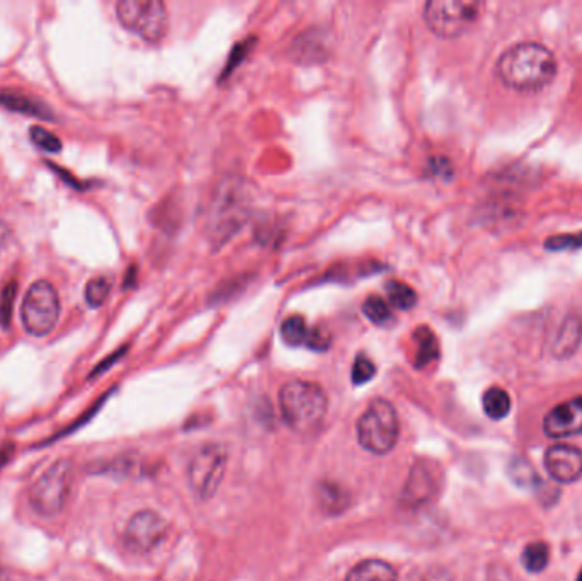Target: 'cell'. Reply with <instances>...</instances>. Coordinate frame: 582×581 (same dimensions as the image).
I'll list each match as a JSON object with an SVG mask.
<instances>
[{
	"label": "cell",
	"instance_id": "cell-24",
	"mask_svg": "<svg viewBox=\"0 0 582 581\" xmlns=\"http://www.w3.org/2000/svg\"><path fill=\"white\" fill-rule=\"evenodd\" d=\"M523 564L526 571L530 573H540L547 568L548 559H550V549L545 542H533L530 546L525 547L523 551Z\"/></svg>",
	"mask_w": 582,
	"mask_h": 581
},
{
	"label": "cell",
	"instance_id": "cell-16",
	"mask_svg": "<svg viewBox=\"0 0 582 581\" xmlns=\"http://www.w3.org/2000/svg\"><path fill=\"white\" fill-rule=\"evenodd\" d=\"M344 581H397V570L382 559H366L356 564Z\"/></svg>",
	"mask_w": 582,
	"mask_h": 581
},
{
	"label": "cell",
	"instance_id": "cell-23",
	"mask_svg": "<svg viewBox=\"0 0 582 581\" xmlns=\"http://www.w3.org/2000/svg\"><path fill=\"white\" fill-rule=\"evenodd\" d=\"M0 103L7 106V108H11V110L26 113V115L50 118V115L45 111L46 108H43L35 99L29 98V96H23V94H0Z\"/></svg>",
	"mask_w": 582,
	"mask_h": 581
},
{
	"label": "cell",
	"instance_id": "cell-27",
	"mask_svg": "<svg viewBox=\"0 0 582 581\" xmlns=\"http://www.w3.org/2000/svg\"><path fill=\"white\" fill-rule=\"evenodd\" d=\"M31 140L36 147L45 150V152H52V154H57L62 150V142L58 139L57 135L48 132L45 128L33 127L31 128Z\"/></svg>",
	"mask_w": 582,
	"mask_h": 581
},
{
	"label": "cell",
	"instance_id": "cell-9",
	"mask_svg": "<svg viewBox=\"0 0 582 581\" xmlns=\"http://www.w3.org/2000/svg\"><path fill=\"white\" fill-rule=\"evenodd\" d=\"M169 524L152 510H142L130 518L123 534V544L133 554H149L166 541Z\"/></svg>",
	"mask_w": 582,
	"mask_h": 581
},
{
	"label": "cell",
	"instance_id": "cell-14",
	"mask_svg": "<svg viewBox=\"0 0 582 581\" xmlns=\"http://www.w3.org/2000/svg\"><path fill=\"white\" fill-rule=\"evenodd\" d=\"M329 53H331V41L324 31H317V29L298 36L291 50L293 58H297L302 64L322 62L324 58L329 57Z\"/></svg>",
	"mask_w": 582,
	"mask_h": 581
},
{
	"label": "cell",
	"instance_id": "cell-32",
	"mask_svg": "<svg viewBox=\"0 0 582 581\" xmlns=\"http://www.w3.org/2000/svg\"><path fill=\"white\" fill-rule=\"evenodd\" d=\"M407 581H428V580H424V578H419V576H412V578H409V580Z\"/></svg>",
	"mask_w": 582,
	"mask_h": 581
},
{
	"label": "cell",
	"instance_id": "cell-29",
	"mask_svg": "<svg viewBox=\"0 0 582 581\" xmlns=\"http://www.w3.org/2000/svg\"><path fill=\"white\" fill-rule=\"evenodd\" d=\"M305 345L309 346L310 350H327L329 345H331V336H329V333L324 328L310 329L309 338H307Z\"/></svg>",
	"mask_w": 582,
	"mask_h": 581
},
{
	"label": "cell",
	"instance_id": "cell-19",
	"mask_svg": "<svg viewBox=\"0 0 582 581\" xmlns=\"http://www.w3.org/2000/svg\"><path fill=\"white\" fill-rule=\"evenodd\" d=\"M482 406H484L485 415L491 420H503L511 411V397L501 387H491L484 394Z\"/></svg>",
	"mask_w": 582,
	"mask_h": 581
},
{
	"label": "cell",
	"instance_id": "cell-10",
	"mask_svg": "<svg viewBox=\"0 0 582 581\" xmlns=\"http://www.w3.org/2000/svg\"><path fill=\"white\" fill-rule=\"evenodd\" d=\"M246 217L244 193L239 188H225L213 202L212 220H208V231L220 241H225L235 231H239Z\"/></svg>",
	"mask_w": 582,
	"mask_h": 581
},
{
	"label": "cell",
	"instance_id": "cell-33",
	"mask_svg": "<svg viewBox=\"0 0 582 581\" xmlns=\"http://www.w3.org/2000/svg\"><path fill=\"white\" fill-rule=\"evenodd\" d=\"M577 581H582V571L579 573V576H577Z\"/></svg>",
	"mask_w": 582,
	"mask_h": 581
},
{
	"label": "cell",
	"instance_id": "cell-31",
	"mask_svg": "<svg viewBox=\"0 0 582 581\" xmlns=\"http://www.w3.org/2000/svg\"><path fill=\"white\" fill-rule=\"evenodd\" d=\"M11 236V231H9V227H7L4 222H0V248L6 244L7 239Z\"/></svg>",
	"mask_w": 582,
	"mask_h": 581
},
{
	"label": "cell",
	"instance_id": "cell-15",
	"mask_svg": "<svg viewBox=\"0 0 582 581\" xmlns=\"http://www.w3.org/2000/svg\"><path fill=\"white\" fill-rule=\"evenodd\" d=\"M581 340V319L576 316L567 317V321L560 326L559 333H557L555 341L552 343V353L557 358L572 357L574 351L581 345Z\"/></svg>",
	"mask_w": 582,
	"mask_h": 581
},
{
	"label": "cell",
	"instance_id": "cell-20",
	"mask_svg": "<svg viewBox=\"0 0 582 581\" xmlns=\"http://www.w3.org/2000/svg\"><path fill=\"white\" fill-rule=\"evenodd\" d=\"M509 478L513 479V483L520 488L537 489L542 488L543 481L538 478L537 472L533 469L530 462L523 459V457H514L511 464H509Z\"/></svg>",
	"mask_w": 582,
	"mask_h": 581
},
{
	"label": "cell",
	"instance_id": "cell-13",
	"mask_svg": "<svg viewBox=\"0 0 582 581\" xmlns=\"http://www.w3.org/2000/svg\"><path fill=\"white\" fill-rule=\"evenodd\" d=\"M545 467L557 483H574L582 476V450L572 445H554L545 454Z\"/></svg>",
	"mask_w": 582,
	"mask_h": 581
},
{
	"label": "cell",
	"instance_id": "cell-5",
	"mask_svg": "<svg viewBox=\"0 0 582 581\" xmlns=\"http://www.w3.org/2000/svg\"><path fill=\"white\" fill-rule=\"evenodd\" d=\"M484 7L475 0H431L424 6V21L434 35L457 38L479 21Z\"/></svg>",
	"mask_w": 582,
	"mask_h": 581
},
{
	"label": "cell",
	"instance_id": "cell-30",
	"mask_svg": "<svg viewBox=\"0 0 582 581\" xmlns=\"http://www.w3.org/2000/svg\"><path fill=\"white\" fill-rule=\"evenodd\" d=\"M581 246L582 234H576V236L552 237V239H548L547 241V248L554 249V251H560V249L581 248Z\"/></svg>",
	"mask_w": 582,
	"mask_h": 581
},
{
	"label": "cell",
	"instance_id": "cell-4",
	"mask_svg": "<svg viewBox=\"0 0 582 581\" xmlns=\"http://www.w3.org/2000/svg\"><path fill=\"white\" fill-rule=\"evenodd\" d=\"M356 433L361 447L371 454L385 455L394 450L400 435L399 416L394 406L385 399L373 401L358 420Z\"/></svg>",
	"mask_w": 582,
	"mask_h": 581
},
{
	"label": "cell",
	"instance_id": "cell-7",
	"mask_svg": "<svg viewBox=\"0 0 582 581\" xmlns=\"http://www.w3.org/2000/svg\"><path fill=\"white\" fill-rule=\"evenodd\" d=\"M60 316V297L57 288L46 280L35 282L26 292L21 307L23 326L31 336L41 338L53 331Z\"/></svg>",
	"mask_w": 582,
	"mask_h": 581
},
{
	"label": "cell",
	"instance_id": "cell-12",
	"mask_svg": "<svg viewBox=\"0 0 582 581\" xmlns=\"http://www.w3.org/2000/svg\"><path fill=\"white\" fill-rule=\"evenodd\" d=\"M438 489H440V481H438L436 471L429 462L419 461L416 466H412L402 498L409 507H423L433 500Z\"/></svg>",
	"mask_w": 582,
	"mask_h": 581
},
{
	"label": "cell",
	"instance_id": "cell-18",
	"mask_svg": "<svg viewBox=\"0 0 582 581\" xmlns=\"http://www.w3.org/2000/svg\"><path fill=\"white\" fill-rule=\"evenodd\" d=\"M414 341H416V367L423 369L429 363L434 362L436 358L440 357V346L438 340L434 336L433 331L428 326H421L416 329L414 333Z\"/></svg>",
	"mask_w": 582,
	"mask_h": 581
},
{
	"label": "cell",
	"instance_id": "cell-6",
	"mask_svg": "<svg viewBox=\"0 0 582 581\" xmlns=\"http://www.w3.org/2000/svg\"><path fill=\"white\" fill-rule=\"evenodd\" d=\"M116 16L123 28L149 43H159L169 28V14L160 0H121Z\"/></svg>",
	"mask_w": 582,
	"mask_h": 581
},
{
	"label": "cell",
	"instance_id": "cell-25",
	"mask_svg": "<svg viewBox=\"0 0 582 581\" xmlns=\"http://www.w3.org/2000/svg\"><path fill=\"white\" fill-rule=\"evenodd\" d=\"M363 314H365L370 323L377 324V326H387V324L394 321V316H392V311H390L387 302L382 297H377V295L368 297L365 300Z\"/></svg>",
	"mask_w": 582,
	"mask_h": 581
},
{
	"label": "cell",
	"instance_id": "cell-21",
	"mask_svg": "<svg viewBox=\"0 0 582 581\" xmlns=\"http://www.w3.org/2000/svg\"><path fill=\"white\" fill-rule=\"evenodd\" d=\"M385 290H387L388 304L394 305L399 311H411L416 305L417 294L407 283L390 280Z\"/></svg>",
	"mask_w": 582,
	"mask_h": 581
},
{
	"label": "cell",
	"instance_id": "cell-22",
	"mask_svg": "<svg viewBox=\"0 0 582 581\" xmlns=\"http://www.w3.org/2000/svg\"><path fill=\"white\" fill-rule=\"evenodd\" d=\"M309 333L310 328L302 316L286 317L283 324H281V336L291 346L305 345L307 338H309Z\"/></svg>",
	"mask_w": 582,
	"mask_h": 581
},
{
	"label": "cell",
	"instance_id": "cell-3",
	"mask_svg": "<svg viewBox=\"0 0 582 581\" xmlns=\"http://www.w3.org/2000/svg\"><path fill=\"white\" fill-rule=\"evenodd\" d=\"M74 483V462L60 459L48 467L29 488V507L40 517H55L62 512Z\"/></svg>",
	"mask_w": 582,
	"mask_h": 581
},
{
	"label": "cell",
	"instance_id": "cell-11",
	"mask_svg": "<svg viewBox=\"0 0 582 581\" xmlns=\"http://www.w3.org/2000/svg\"><path fill=\"white\" fill-rule=\"evenodd\" d=\"M543 430L548 437H574L582 433V396L555 406L543 421Z\"/></svg>",
	"mask_w": 582,
	"mask_h": 581
},
{
	"label": "cell",
	"instance_id": "cell-17",
	"mask_svg": "<svg viewBox=\"0 0 582 581\" xmlns=\"http://www.w3.org/2000/svg\"><path fill=\"white\" fill-rule=\"evenodd\" d=\"M317 503L329 515H337L348 510L351 495L348 489L337 483H320L317 486Z\"/></svg>",
	"mask_w": 582,
	"mask_h": 581
},
{
	"label": "cell",
	"instance_id": "cell-2",
	"mask_svg": "<svg viewBox=\"0 0 582 581\" xmlns=\"http://www.w3.org/2000/svg\"><path fill=\"white\" fill-rule=\"evenodd\" d=\"M283 420L293 432L309 433L324 421L329 408L327 394L309 380H291L280 392Z\"/></svg>",
	"mask_w": 582,
	"mask_h": 581
},
{
	"label": "cell",
	"instance_id": "cell-28",
	"mask_svg": "<svg viewBox=\"0 0 582 581\" xmlns=\"http://www.w3.org/2000/svg\"><path fill=\"white\" fill-rule=\"evenodd\" d=\"M375 363L371 362L370 358L366 357V355H358L356 360H354L353 365V382L356 386H360V384H366L368 380L373 379L375 377Z\"/></svg>",
	"mask_w": 582,
	"mask_h": 581
},
{
	"label": "cell",
	"instance_id": "cell-1",
	"mask_svg": "<svg viewBox=\"0 0 582 581\" xmlns=\"http://www.w3.org/2000/svg\"><path fill=\"white\" fill-rule=\"evenodd\" d=\"M496 72L504 86L514 91L531 93L554 81L557 58L543 45L520 43L501 55Z\"/></svg>",
	"mask_w": 582,
	"mask_h": 581
},
{
	"label": "cell",
	"instance_id": "cell-26",
	"mask_svg": "<svg viewBox=\"0 0 582 581\" xmlns=\"http://www.w3.org/2000/svg\"><path fill=\"white\" fill-rule=\"evenodd\" d=\"M109 292H111V280L108 277L92 278L86 287L87 304L91 307H101L108 299Z\"/></svg>",
	"mask_w": 582,
	"mask_h": 581
},
{
	"label": "cell",
	"instance_id": "cell-8",
	"mask_svg": "<svg viewBox=\"0 0 582 581\" xmlns=\"http://www.w3.org/2000/svg\"><path fill=\"white\" fill-rule=\"evenodd\" d=\"M227 450L220 443H205L188 464V483L200 500H210L222 484L227 469Z\"/></svg>",
	"mask_w": 582,
	"mask_h": 581
}]
</instances>
